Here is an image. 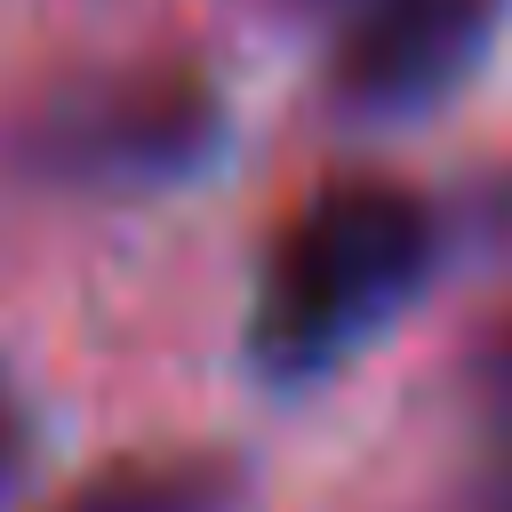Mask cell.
<instances>
[{
    "instance_id": "cell-5",
    "label": "cell",
    "mask_w": 512,
    "mask_h": 512,
    "mask_svg": "<svg viewBox=\"0 0 512 512\" xmlns=\"http://www.w3.org/2000/svg\"><path fill=\"white\" fill-rule=\"evenodd\" d=\"M448 512H512V424H480V464L464 472Z\"/></svg>"
},
{
    "instance_id": "cell-7",
    "label": "cell",
    "mask_w": 512,
    "mask_h": 512,
    "mask_svg": "<svg viewBox=\"0 0 512 512\" xmlns=\"http://www.w3.org/2000/svg\"><path fill=\"white\" fill-rule=\"evenodd\" d=\"M24 456H32V424H24V400H16V384H8V368H0V504H8V488L24 480Z\"/></svg>"
},
{
    "instance_id": "cell-6",
    "label": "cell",
    "mask_w": 512,
    "mask_h": 512,
    "mask_svg": "<svg viewBox=\"0 0 512 512\" xmlns=\"http://www.w3.org/2000/svg\"><path fill=\"white\" fill-rule=\"evenodd\" d=\"M472 400H480V424H512V312L488 328L472 360Z\"/></svg>"
},
{
    "instance_id": "cell-8",
    "label": "cell",
    "mask_w": 512,
    "mask_h": 512,
    "mask_svg": "<svg viewBox=\"0 0 512 512\" xmlns=\"http://www.w3.org/2000/svg\"><path fill=\"white\" fill-rule=\"evenodd\" d=\"M280 8H296V16H312V24H328V16L344 8V0H280Z\"/></svg>"
},
{
    "instance_id": "cell-3",
    "label": "cell",
    "mask_w": 512,
    "mask_h": 512,
    "mask_svg": "<svg viewBox=\"0 0 512 512\" xmlns=\"http://www.w3.org/2000/svg\"><path fill=\"white\" fill-rule=\"evenodd\" d=\"M512 0H344L328 32V96L352 120L440 112L496 48Z\"/></svg>"
},
{
    "instance_id": "cell-4",
    "label": "cell",
    "mask_w": 512,
    "mask_h": 512,
    "mask_svg": "<svg viewBox=\"0 0 512 512\" xmlns=\"http://www.w3.org/2000/svg\"><path fill=\"white\" fill-rule=\"evenodd\" d=\"M40 512H248V464L224 448H136L104 456Z\"/></svg>"
},
{
    "instance_id": "cell-2",
    "label": "cell",
    "mask_w": 512,
    "mask_h": 512,
    "mask_svg": "<svg viewBox=\"0 0 512 512\" xmlns=\"http://www.w3.org/2000/svg\"><path fill=\"white\" fill-rule=\"evenodd\" d=\"M224 128V88L200 64H120L48 88L16 128V152L64 192H168L224 152Z\"/></svg>"
},
{
    "instance_id": "cell-1",
    "label": "cell",
    "mask_w": 512,
    "mask_h": 512,
    "mask_svg": "<svg viewBox=\"0 0 512 512\" xmlns=\"http://www.w3.org/2000/svg\"><path fill=\"white\" fill-rule=\"evenodd\" d=\"M440 208L400 176H328L264 240L248 288V368L280 392L328 384L440 272Z\"/></svg>"
}]
</instances>
